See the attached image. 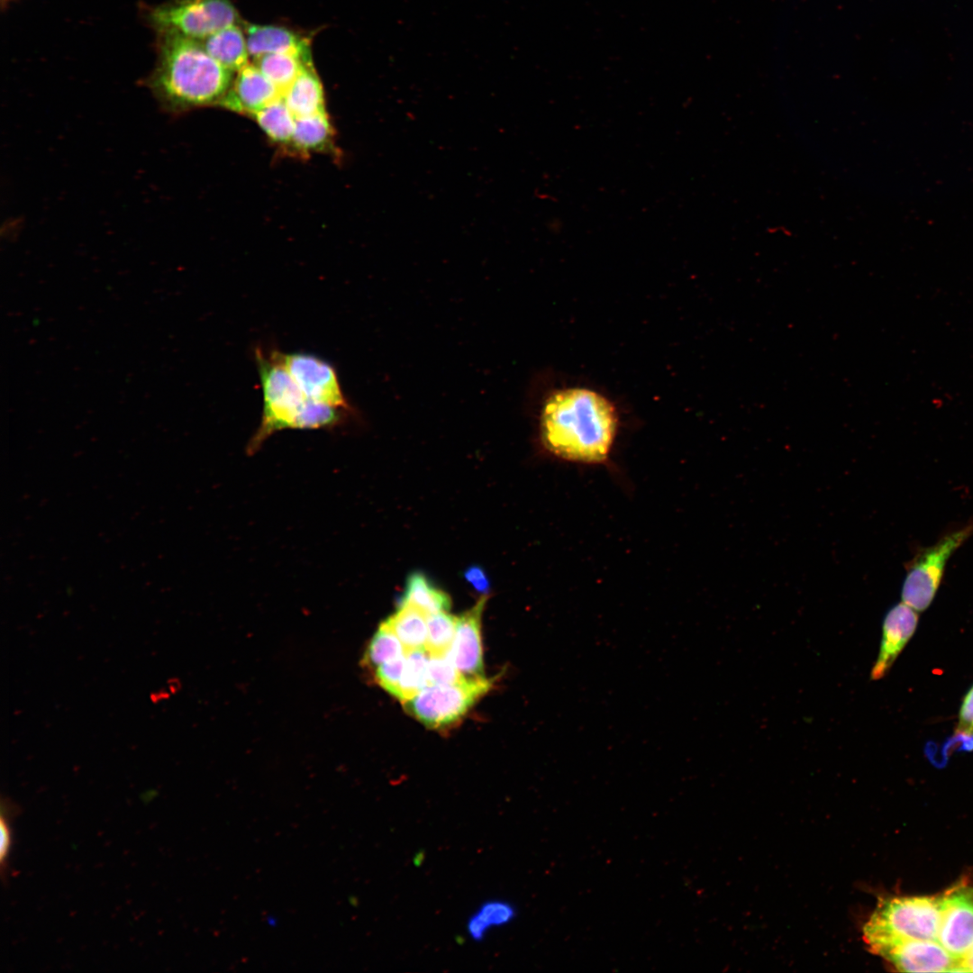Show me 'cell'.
I'll use <instances>...</instances> for the list:
<instances>
[{
	"instance_id": "cell-15",
	"label": "cell",
	"mask_w": 973,
	"mask_h": 973,
	"mask_svg": "<svg viewBox=\"0 0 973 973\" xmlns=\"http://www.w3.org/2000/svg\"><path fill=\"white\" fill-rule=\"evenodd\" d=\"M200 42L217 62L232 72L249 63L246 35L240 23L225 27Z\"/></svg>"
},
{
	"instance_id": "cell-25",
	"label": "cell",
	"mask_w": 973,
	"mask_h": 973,
	"mask_svg": "<svg viewBox=\"0 0 973 973\" xmlns=\"http://www.w3.org/2000/svg\"><path fill=\"white\" fill-rule=\"evenodd\" d=\"M458 617L447 612L427 616L426 650L430 654H444L452 647Z\"/></svg>"
},
{
	"instance_id": "cell-23",
	"label": "cell",
	"mask_w": 973,
	"mask_h": 973,
	"mask_svg": "<svg viewBox=\"0 0 973 973\" xmlns=\"http://www.w3.org/2000/svg\"><path fill=\"white\" fill-rule=\"evenodd\" d=\"M516 915L515 908L502 900L486 901L468 921V932L475 941H482L487 931L509 923Z\"/></svg>"
},
{
	"instance_id": "cell-14",
	"label": "cell",
	"mask_w": 973,
	"mask_h": 973,
	"mask_svg": "<svg viewBox=\"0 0 973 973\" xmlns=\"http://www.w3.org/2000/svg\"><path fill=\"white\" fill-rule=\"evenodd\" d=\"M250 56L257 59L270 53H290L312 60L310 41L293 30L270 24L244 25Z\"/></svg>"
},
{
	"instance_id": "cell-21",
	"label": "cell",
	"mask_w": 973,
	"mask_h": 973,
	"mask_svg": "<svg viewBox=\"0 0 973 973\" xmlns=\"http://www.w3.org/2000/svg\"><path fill=\"white\" fill-rule=\"evenodd\" d=\"M254 64L283 95L304 68L313 62L290 53H270L254 59Z\"/></svg>"
},
{
	"instance_id": "cell-32",
	"label": "cell",
	"mask_w": 973,
	"mask_h": 973,
	"mask_svg": "<svg viewBox=\"0 0 973 973\" xmlns=\"http://www.w3.org/2000/svg\"><path fill=\"white\" fill-rule=\"evenodd\" d=\"M968 733H970V734H972V735H973V725L971 726V728H970V730H969V732H968Z\"/></svg>"
},
{
	"instance_id": "cell-19",
	"label": "cell",
	"mask_w": 973,
	"mask_h": 973,
	"mask_svg": "<svg viewBox=\"0 0 973 973\" xmlns=\"http://www.w3.org/2000/svg\"><path fill=\"white\" fill-rule=\"evenodd\" d=\"M382 623L396 635L406 651L426 649L427 615L418 608L401 605L397 611Z\"/></svg>"
},
{
	"instance_id": "cell-20",
	"label": "cell",
	"mask_w": 973,
	"mask_h": 973,
	"mask_svg": "<svg viewBox=\"0 0 973 973\" xmlns=\"http://www.w3.org/2000/svg\"><path fill=\"white\" fill-rule=\"evenodd\" d=\"M259 128L274 143L290 147L296 126V116L282 96L269 103L253 115Z\"/></svg>"
},
{
	"instance_id": "cell-13",
	"label": "cell",
	"mask_w": 973,
	"mask_h": 973,
	"mask_svg": "<svg viewBox=\"0 0 973 973\" xmlns=\"http://www.w3.org/2000/svg\"><path fill=\"white\" fill-rule=\"evenodd\" d=\"M918 620V612L904 602L888 610L883 621L879 653L871 670L873 680L884 677L888 672L914 635Z\"/></svg>"
},
{
	"instance_id": "cell-7",
	"label": "cell",
	"mask_w": 973,
	"mask_h": 973,
	"mask_svg": "<svg viewBox=\"0 0 973 973\" xmlns=\"http://www.w3.org/2000/svg\"><path fill=\"white\" fill-rule=\"evenodd\" d=\"M491 687L492 680L486 677H465L452 685H428L403 705L426 727L445 730L460 722Z\"/></svg>"
},
{
	"instance_id": "cell-6",
	"label": "cell",
	"mask_w": 973,
	"mask_h": 973,
	"mask_svg": "<svg viewBox=\"0 0 973 973\" xmlns=\"http://www.w3.org/2000/svg\"><path fill=\"white\" fill-rule=\"evenodd\" d=\"M973 535V521L943 534L934 544L919 549L906 563L902 601L923 612L932 603L952 554Z\"/></svg>"
},
{
	"instance_id": "cell-27",
	"label": "cell",
	"mask_w": 973,
	"mask_h": 973,
	"mask_svg": "<svg viewBox=\"0 0 973 973\" xmlns=\"http://www.w3.org/2000/svg\"><path fill=\"white\" fill-rule=\"evenodd\" d=\"M405 663V655L385 662L374 670L375 681L386 691L395 696Z\"/></svg>"
},
{
	"instance_id": "cell-29",
	"label": "cell",
	"mask_w": 973,
	"mask_h": 973,
	"mask_svg": "<svg viewBox=\"0 0 973 973\" xmlns=\"http://www.w3.org/2000/svg\"><path fill=\"white\" fill-rule=\"evenodd\" d=\"M464 576L477 591L486 593L489 590L488 577L481 568L477 566L470 567L466 570Z\"/></svg>"
},
{
	"instance_id": "cell-8",
	"label": "cell",
	"mask_w": 973,
	"mask_h": 973,
	"mask_svg": "<svg viewBox=\"0 0 973 973\" xmlns=\"http://www.w3.org/2000/svg\"><path fill=\"white\" fill-rule=\"evenodd\" d=\"M268 354L286 369L307 399L345 411L350 409L336 369L329 362L300 352L285 353L272 350Z\"/></svg>"
},
{
	"instance_id": "cell-16",
	"label": "cell",
	"mask_w": 973,
	"mask_h": 973,
	"mask_svg": "<svg viewBox=\"0 0 973 973\" xmlns=\"http://www.w3.org/2000/svg\"><path fill=\"white\" fill-rule=\"evenodd\" d=\"M296 117L325 112L322 82L313 66H305L282 95Z\"/></svg>"
},
{
	"instance_id": "cell-3",
	"label": "cell",
	"mask_w": 973,
	"mask_h": 973,
	"mask_svg": "<svg viewBox=\"0 0 973 973\" xmlns=\"http://www.w3.org/2000/svg\"><path fill=\"white\" fill-rule=\"evenodd\" d=\"M263 393L260 424L248 444L253 453L274 432L284 429L332 427L344 410L307 399L286 369L261 348L254 351Z\"/></svg>"
},
{
	"instance_id": "cell-17",
	"label": "cell",
	"mask_w": 973,
	"mask_h": 973,
	"mask_svg": "<svg viewBox=\"0 0 973 973\" xmlns=\"http://www.w3.org/2000/svg\"><path fill=\"white\" fill-rule=\"evenodd\" d=\"M333 129L326 112L296 117L290 148L302 155L324 151L331 147Z\"/></svg>"
},
{
	"instance_id": "cell-28",
	"label": "cell",
	"mask_w": 973,
	"mask_h": 973,
	"mask_svg": "<svg viewBox=\"0 0 973 973\" xmlns=\"http://www.w3.org/2000/svg\"><path fill=\"white\" fill-rule=\"evenodd\" d=\"M973 725V686L963 698L959 713L957 732H969Z\"/></svg>"
},
{
	"instance_id": "cell-31",
	"label": "cell",
	"mask_w": 973,
	"mask_h": 973,
	"mask_svg": "<svg viewBox=\"0 0 973 973\" xmlns=\"http://www.w3.org/2000/svg\"><path fill=\"white\" fill-rule=\"evenodd\" d=\"M959 971L973 972V947L968 955L961 960Z\"/></svg>"
},
{
	"instance_id": "cell-18",
	"label": "cell",
	"mask_w": 973,
	"mask_h": 973,
	"mask_svg": "<svg viewBox=\"0 0 973 973\" xmlns=\"http://www.w3.org/2000/svg\"><path fill=\"white\" fill-rule=\"evenodd\" d=\"M401 605H413L428 616L447 612L451 601L448 594L434 586L424 574L414 572L406 579Z\"/></svg>"
},
{
	"instance_id": "cell-33",
	"label": "cell",
	"mask_w": 973,
	"mask_h": 973,
	"mask_svg": "<svg viewBox=\"0 0 973 973\" xmlns=\"http://www.w3.org/2000/svg\"><path fill=\"white\" fill-rule=\"evenodd\" d=\"M2 1H5V0H2Z\"/></svg>"
},
{
	"instance_id": "cell-4",
	"label": "cell",
	"mask_w": 973,
	"mask_h": 973,
	"mask_svg": "<svg viewBox=\"0 0 973 973\" xmlns=\"http://www.w3.org/2000/svg\"><path fill=\"white\" fill-rule=\"evenodd\" d=\"M941 923L940 896H890L879 899L863 927L868 950H880L909 940L937 941Z\"/></svg>"
},
{
	"instance_id": "cell-22",
	"label": "cell",
	"mask_w": 973,
	"mask_h": 973,
	"mask_svg": "<svg viewBox=\"0 0 973 973\" xmlns=\"http://www.w3.org/2000/svg\"><path fill=\"white\" fill-rule=\"evenodd\" d=\"M428 660L426 649L406 651L404 671L394 696L404 703L429 685Z\"/></svg>"
},
{
	"instance_id": "cell-26",
	"label": "cell",
	"mask_w": 973,
	"mask_h": 973,
	"mask_svg": "<svg viewBox=\"0 0 973 973\" xmlns=\"http://www.w3.org/2000/svg\"><path fill=\"white\" fill-rule=\"evenodd\" d=\"M429 685H452L465 679L453 663L450 651L430 654L428 660Z\"/></svg>"
},
{
	"instance_id": "cell-10",
	"label": "cell",
	"mask_w": 973,
	"mask_h": 973,
	"mask_svg": "<svg viewBox=\"0 0 973 973\" xmlns=\"http://www.w3.org/2000/svg\"><path fill=\"white\" fill-rule=\"evenodd\" d=\"M877 955L903 972L959 971V962L938 941H904L880 950Z\"/></svg>"
},
{
	"instance_id": "cell-2",
	"label": "cell",
	"mask_w": 973,
	"mask_h": 973,
	"mask_svg": "<svg viewBox=\"0 0 973 973\" xmlns=\"http://www.w3.org/2000/svg\"><path fill=\"white\" fill-rule=\"evenodd\" d=\"M158 59L145 85L169 114L218 105L228 92L234 72L217 62L196 40L174 32H158Z\"/></svg>"
},
{
	"instance_id": "cell-1",
	"label": "cell",
	"mask_w": 973,
	"mask_h": 973,
	"mask_svg": "<svg viewBox=\"0 0 973 973\" xmlns=\"http://www.w3.org/2000/svg\"><path fill=\"white\" fill-rule=\"evenodd\" d=\"M619 427L614 403L584 386L557 389L545 399L540 420L541 438L556 457L570 462L605 461Z\"/></svg>"
},
{
	"instance_id": "cell-5",
	"label": "cell",
	"mask_w": 973,
	"mask_h": 973,
	"mask_svg": "<svg viewBox=\"0 0 973 973\" xmlns=\"http://www.w3.org/2000/svg\"><path fill=\"white\" fill-rule=\"evenodd\" d=\"M148 21L157 32H174L198 41L241 23L230 0H168L150 10Z\"/></svg>"
},
{
	"instance_id": "cell-24",
	"label": "cell",
	"mask_w": 973,
	"mask_h": 973,
	"mask_svg": "<svg viewBox=\"0 0 973 973\" xmlns=\"http://www.w3.org/2000/svg\"><path fill=\"white\" fill-rule=\"evenodd\" d=\"M405 648L396 635L381 623L369 641L363 663L375 669L385 662L405 656Z\"/></svg>"
},
{
	"instance_id": "cell-30",
	"label": "cell",
	"mask_w": 973,
	"mask_h": 973,
	"mask_svg": "<svg viewBox=\"0 0 973 973\" xmlns=\"http://www.w3.org/2000/svg\"><path fill=\"white\" fill-rule=\"evenodd\" d=\"M0 828H1L0 860H1V867L4 868L5 866V861H6V859H7V855H8L9 849H10V844H11L10 828L8 826L7 820L5 818L4 815L1 816Z\"/></svg>"
},
{
	"instance_id": "cell-11",
	"label": "cell",
	"mask_w": 973,
	"mask_h": 973,
	"mask_svg": "<svg viewBox=\"0 0 973 973\" xmlns=\"http://www.w3.org/2000/svg\"><path fill=\"white\" fill-rule=\"evenodd\" d=\"M487 597L483 596L468 611L458 617L450 654L465 677H484L482 614Z\"/></svg>"
},
{
	"instance_id": "cell-9",
	"label": "cell",
	"mask_w": 973,
	"mask_h": 973,
	"mask_svg": "<svg viewBox=\"0 0 973 973\" xmlns=\"http://www.w3.org/2000/svg\"><path fill=\"white\" fill-rule=\"evenodd\" d=\"M937 941L960 964L973 947V886L960 881L940 896Z\"/></svg>"
},
{
	"instance_id": "cell-12",
	"label": "cell",
	"mask_w": 973,
	"mask_h": 973,
	"mask_svg": "<svg viewBox=\"0 0 973 973\" xmlns=\"http://www.w3.org/2000/svg\"><path fill=\"white\" fill-rule=\"evenodd\" d=\"M280 96L281 92L259 68L255 64L248 63L237 71L231 87L218 105L253 116Z\"/></svg>"
}]
</instances>
